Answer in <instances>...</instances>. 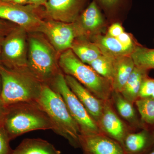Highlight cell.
Returning a JSON list of instances; mask_svg holds the SVG:
<instances>
[{
    "label": "cell",
    "mask_w": 154,
    "mask_h": 154,
    "mask_svg": "<svg viewBox=\"0 0 154 154\" xmlns=\"http://www.w3.org/2000/svg\"><path fill=\"white\" fill-rule=\"evenodd\" d=\"M0 128L10 140L26 133L36 130H53L47 113L36 102H23L5 106Z\"/></svg>",
    "instance_id": "cell-1"
},
{
    "label": "cell",
    "mask_w": 154,
    "mask_h": 154,
    "mask_svg": "<svg viewBox=\"0 0 154 154\" xmlns=\"http://www.w3.org/2000/svg\"><path fill=\"white\" fill-rule=\"evenodd\" d=\"M2 90L0 98L5 106L37 102L44 84L28 67H10L0 62Z\"/></svg>",
    "instance_id": "cell-2"
},
{
    "label": "cell",
    "mask_w": 154,
    "mask_h": 154,
    "mask_svg": "<svg viewBox=\"0 0 154 154\" xmlns=\"http://www.w3.org/2000/svg\"><path fill=\"white\" fill-rule=\"evenodd\" d=\"M36 102L49 117L53 126L52 130L65 138L74 147L80 148L79 127L60 95L49 85L44 84Z\"/></svg>",
    "instance_id": "cell-3"
},
{
    "label": "cell",
    "mask_w": 154,
    "mask_h": 154,
    "mask_svg": "<svg viewBox=\"0 0 154 154\" xmlns=\"http://www.w3.org/2000/svg\"><path fill=\"white\" fill-rule=\"evenodd\" d=\"M28 33V68L42 84L49 85L62 72L59 66L60 54L42 33Z\"/></svg>",
    "instance_id": "cell-4"
},
{
    "label": "cell",
    "mask_w": 154,
    "mask_h": 154,
    "mask_svg": "<svg viewBox=\"0 0 154 154\" xmlns=\"http://www.w3.org/2000/svg\"><path fill=\"white\" fill-rule=\"evenodd\" d=\"M59 66L62 72L73 77L98 99L110 100L113 91L110 82L83 63L71 49L60 54Z\"/></svg>",
    "instance_id": "cell-5"
},
{
    "label": "cell",
    "mask_w": 154,
    "mask_h": 154,
    "mask_svg": "<svg viewBox=\"0 0 154 154\" xmlns=\"http://www.w3.org/2000/svg\"><path fill=\"white\" fill-rule=\"evenodd\" d=\"M49 85L63 99L70 114L79 127L81 134L102 133L96 122L68 86L62 72L59 74Z\"/></svg>",
    "instance_id": "cell-6"
},
{
    "label": "cell",
    "mask_w": 154,
    "mask_h": 154,
    "mask_svg": "<svg viewBox=\"0 0 154 154\" xmlns=\"http://www.w3.org/2000/svg\"><path fill=\"white\" fill-rule=\"evenodd\" d=\"M0 19L22 27L28 33L38 32L46 20L43 6L20 5L0 1Z\"/></svg>",
    "instance_id": "cell-7"
},
{
    "label": "cell",
    "mask_w": 154,
    "mask_h": 154,
    "mask_svg": "<svg viewBox=\"0 0 154 154\" xmlns=\"http://www.w3.org/2000/svg\"><path fill=\"white\" fill-rule=\"evenodd\" d=\"M27 33L17 26L4 37L0 53V62L10 67H28Z\"/></svg>",
    "instance_id": "cell-8"
},
{
    "label": "cell",
    "mask_w": 154,
    "mask_h": 154,
    "mask_svg": "<svg viewBox=\"0 0 154 154\" xmlns=\"http://www.w3.org/2000/svg\"><path fill=\"white\" fill-rule=\"evenodd\" d=\"M39 33L46 37L59 54L71 49L75 39L80 36L75 22L66 23L51 19L45 20Z\"/></svg>",
    "instance_id": "cell-9"
},
{
    "label": "cell",
    "mask_w": 154,
    "mask_h": 154,
    "mask_svg": "<svg viewBox=\"0 0 154 154\" xmlns=\"http://www.w3.org/2000/svg\"><path fill=\"white\" fill-rule=\"evenodd\" d=\"M88 0H47L43 5L46 19L66 23H75Z\"/></svg>",
    "instance_id": "cell-10"
},
{
    "label": "cell",
    "mask_w": 154,
    "mask_h": 154,
    "mask_svg": "<svg viewBox=\"0 0 154 154\" xmlns=\"http://www.w3.org/2000/svg\"><path fill=\"white\" fill-rule=\"evenodd\" d=\"M83 154H125L122 145L102 133L79 136Z\"/></svg>",
    "instance_id": "cell-11"
},
{
    "label": "cell",
    "mask_w": 154,
    "mask_h": 154,
    "mask_svg": "<svg viewBox=\"0 0 154 154\" xmlns=\"http://www.w3.org/2000/svg\"><path fill=\"white\" fill-rule=\"evenodd\" d=\"M100 131L122 146L128 134L125 124L113 109L110 100L104 101L102 115L97 123Z\"/></svg>",
    "instance_id": "cell-12"
},
{
    "label": "cell",
    "mask_w": 154,
    "mask_h": 154,
    "mask_svg": "<svg viewBox=\"0 0 154 154\" xmlns=\"http://www.w3.org/2000/svg\"><path fill=\"white\" fill-rule=\"evenodd\" d=\"M64 75L69 88L97 124L102 115L105 101L97 98L73 77L69 75Z\"/></svg>",
    "instance_id": "cell-13"
},
{
    "label": "cell",
    "mask_w": 154,
    "mask_h": 154,
    "mask_svg": "<svg viewBox=\"0 0 154 154\" xmlns=\"http://www.w3.org/2000/svg\"><path fill=\"white\" fill-rule=\"evenodd\" d=\"M80 36L89 38L98 34L103 27L104 18L100 7L94 0L83 10L75 22Z\"/></svg>",
    "instance_id": "cell-14"
},
{
    "label": "cell",
    "mask_w": 154,
    "mask_h": 154,
    "mask_svg": "<svg viewBox=\"0 0 154 154\" xmlns=\"http://www.w3.org/2000/svg\"><path fill=\"white\" fill-rule=\"evenodd\" d=\"M93 42L99 48L103 54L116 58L131 55L133 51L125 47L116 38L106 34H97L91 37Z\"/></svg>",
    "instance_id": "cell-15"
},
{
    "label": "cell",
    "mask_w": 154,
    "mask_h": 154,
    "mask_svg": "<svg viewBox=\"0 0 154 154\" xmlns=\"http://www.w3.org/2000/svg\"><path fill=\"white\" fill-rule=\"evenodd\" d=\"M135 66L131 55L115 58L114 78L111 83L113 91L121 92Z\"/></svg>",
    "instance_id": "cell-16"
},
{
    "label": "cell",
    "mask_w": 154,
    "mask_h": 154,
    "mask_svg": "<svg viewBox=\"0 0 154 154\" xmlns=\"http://www.w3.org/2000/svg\"><path fill=\"white\" fill-rule=\"evenodd\" d=\"M154 140L146 131L128 134L122 146L125 154H143L154 143Z\"/></svg>",
    "instance_id": "cell-17"
},
{
    "label": "cell",
    "mask_w": 154,
    "mask_h": 154,
    "mask_svg": "<svg viewBox=\"0 0 154 154\" xmlns=\"http://www.w3.org/2000/svg\"><path fill=\"white\" fill-rule=\"evenodd\" d=\"M60 151L47 141L39 138H27L13 150L11 154H60Z\"/></svg>",
    "instance_id": "cell-18"
},
{
    "label": "cell",
    "mask_w": 154,
    "mask_h": 154,
    "mask_svg": "<svg viewBox=\"0 0 154 154\" xmlns=\"http://www.w3.org/2000/svg\"><path fill=\"white\" fill-rule=\"evenodd\" d=\"M71 49L80 60L88 65L102 54L98 46L85 36L76 38Z\"/></svg>",
    "instance_id": "cell-19"
},
{
    "label": "cell",
    "mask_w": 154,
    "mask_h": 154,
    "mask_svg": "<svg viewBox=\"0 0 154 154\" xmlns=\"http://www.w3.org/2000/svg\"><path fill=\"white\" fill-rule=\"evenodd\" d=\"M147 70L135 66L120 94L133 104L138 98V94L143 81L147 77Z\"/></svg>",
    "instance_id": "cell-20"
},
{
    "label": "cell",
    "mask_w": 154,
    "mask_h": 154,
    "mask_svg": "<svg viewBox=\"0 0 154 154\" xmlns=\"http://www.w3.org/2000/svg\"><path fill=\"white\" fill-rule=\"evenodd\" d=\"M115 58L102 54L89 64L94 70L101 76L112 83L114 78Z\"/></svg>",
    "instance_id": "cell-21"
},
{
    "label": "cell",
    "mask_w": 154,
    "mask_h": 154,
    "mask_svg": "<svg viewBox=\"0 0 154 154\" xmlns=\"http://www.w3.org/2000/svg\"><path fill=\"white\" fill-rule=\"evenodd\" d=\"M111 98L122 117L129 123L136 124V114L133 104L125 99L120 93L116 91H113Z\"/></svg>",
    "instance_id": "cell-22"
},
{
    "label": "cell",
    "mask_w": 154,
    "mask_h": 154,
    "mask_svg": "<svg viewBox=\"0 0 154 154\" xmlns=\"http://www.w3.org/2000/svg\"><path fill=\"white\" fill-rule=\"evenodd\" d=\"M131 56L136 66L147 71L154 69V49L137 45Z\"/></svg>",
    "instance_id": "cell-23"
},
{
    "label": "cell",
    "mask_w": 154,
    "mask_h": 154,
    "mask_svg": "<svg viewBox=\"0 0 154 154\" xmlns=\"http://www.w3.org/2000/svg\"><path fill=\"white\" fill-rule=\"evenodd\" d=\"M135 103L142 119L148 124H154V99L139 98Z\"/></svg>",
    "instance_id": "cell-24"
},
{
    "label": "cell",
    "mask_w": 154,
    "mask_h": 154,
    "mask_svg": "<svg viewBox=\"0 0 154 154\" xmlns=\"http://www.w3.org/2000/svg\"><path fill=\"white\" fill-rule=\"evenodd\" d=\"M154 91V79L146 77L141 85L138 94L139 98H146L151 97Z\"/></svg>",
    "instance_id": "cell-25"
},
{
    "label": "cell",
    "mask_w": 154,
    "mask_h": 154,
    "mask_svg": "<svg viewBox=\"0 0 154 154\" xmlns=\"http://www.w3.org/2000/svg\"><path fill=\"white\" fill-rule=\"evenodd\" d=\"M98 5L107 12H114L121 7L125 0H94Z\"/></svg>",
    "instance_id": "cell-26"
},
{
    "label": "cell",
    "mask_w": 154,
    "mask_h": 154,
    "mask_svg": "<svg viewBox=\"0 0 154 154\" xmlns=\"http://www.w3.org/2000/svg\"><path fill=\"white\" fill-rule=\"evenodd\" d=\"M11 140L2 128H0V154H11L12 149L10 145Z\"/></svg>",
    "instance_id": "cell-27"
},
{
    "label": "cell",
    "mask_w": 154,
    "mask_h": 154,
    "mask_svg": "<svg viewBox=\"0 0 154 154\" xmlns=\"http://www.w3.org/2000/svg\"><path fill=\"white\" fill-rule=\"evenodd\" d=\"M124 32V29L120 23L118 22L112 24L108 28L107 34L111 37L117 38Z\"/></svg>",
    "instance_id": "cell-28"
},
{
    "label": "cell",
    "mask_w": 154,
    "mask_h": 154,
    "mask_svg": "<svg viewBox=\"0 0 154 154\" xmlns=\"http://www.w3.org/2000/svg\"><path fill=\"white\" fill-rule=\"evenodd\" d=\"M10 23L11 22L0 19V34L5 36L15 27Z\"/></svg>",
    "instance_id": "cell-29"
},
{
    "label": "cell",
    "mask_w": 154,
    "mask_h": 154,
    "mask_svg": "<svg viewBox=\"0 0 154 154\" xmlns=\"http://www.w3.org/2000/svg\"><path fill=\"white\" fill-rule=\"evenodd\" d=\"M47 0H30V5L37 6H43L46 3Z\"/></svg>",
    "instance_id": "cell-30"
},
{
    "label": "cell",
    "mask_w": 154,
    "mask_h": 154,
    "mask_svg": "<svg viewBox=\"0 0 154 154\" xmlns=\"http://www.w3.org/2000/svg\"><path fill=\"white\" fill-rule=\"evenodd\" d=\"M30 0H14L13 2L20 5H29Z\"/></svg>",
    "instance_id": "cell-31"
},
{
    "label": "cell",
    "mask_w": 154,
    "mask_h": 154,
    "mask_svg": "<svg viewBox=\"0 0 154 154\" xmlns=\"http://www.w3.org/2000/svg\"><path fill=\"white\" fill-rule=\"evenodd\" d=\"M5 109V105L3 104L2 100H1V98H0V121H1V119H2V116Z\"/></svg>",
    "instance_id": "cell-32"
},
{
    "label": "cell",
    "mask_w": 154,
    "mask_h": 154,
    "mask_svg": "<svg viewBox=\"0 0 154 154\" xmlns=\"http://www.w3.org/2000/svg\"><path fill=\"white\" fill-rule=\"evenodd\" d=\"M5 36H3V35L0 34V53L1 51V47H2V42L3 39H4V37Z\"/></svg>",
    "instance_id": "cell-33"
},
{
    "label": "cell",
    "mask_w": 154,
    "mask_h": 154,
    "mask_svg": "<svg viewBox=\"0 0 154 154\" xmlns=\"http://www.w3.org/2000/svg\"><path fill=\"white\" fill-rule=\"evenodd\" d=\"M2 2H13L14 0H0Z\"/></svg>",
    "instance_id": "cell-34"
},
{
    "label": "cell",
    "mask_w": 154,
    "mask_h": 154,
    "mask_svg": "<svg viewBox=\"0 0 154 154\" xmlns=\"http://www.w3.org/2000/svg\"><path fill=\"white\" fill-rule=\"evenodd\" d=\"M1 90H2V80H1V76H0V94H1Z\"/></svg>",
    "instance_id": "cell-35"
},
{
    "label": "cell",
    "mask_w": 154,
    "mask_h": 154,
    "mask_svg": "<svg viewBox=\"0 0 154 154\" xmlns=\"http://www.w3.org/2000/svg\"><path fill=\"white\" fill-rule=\"evenodd\" d=\"M148 154H154V147L152 149L151 151V152Z\"/></svg>",
    "instance_id": "cell-36"
},
{
    "label": "cell",
    "mask_w": 154,
    "mask_h": 154,
    "mask_svg": "<svg viewBox=\"0 0 154 154\" xmlns=\"http://www.w3.org/2000/svg\"><path fill=\"white\" fill-rule=\"evenodd\" d=\"M151 97L152 98H153V99H154V91L153 93L152 94Z\"/></svg>",
    "instance_id": "cell-37"
}]
</instances>
